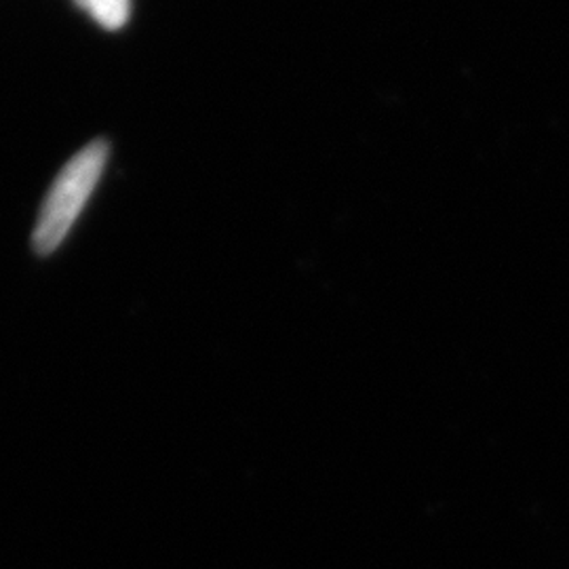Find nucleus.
<instances>
[{"instance_id":"1","label":"nucleus","mask_w":569,"mask_h":569,"mask_svg":"<svg viewBox=\"0 0 569 569\" xmlns=\"http://www.w3.org/2000/svg\"><path fill=\"white\" fill-rule=\"evenodd\" d=\"M106 161L108 143L91 142L61 169L58 180L51 186L49 197L42 203L41 218L32 237L34 249L41 256L58 249L66 239L68 230L77 222L82 207L100 182Z\"/></svg>"},{"instance_id":"2","label":"nucleus","mask_w":569,"mask_h":569,"mask_svg":"<svg viewBox=\"0 0 569 569\" xmlns=\"http://www.w3.org/2000/svg\"><path fill=\"white\" fill-rule=\"evenodd\" d=\"M82 9L108 30H117L129 20L131 0H77Z\"/></svg>"}]
</instances>
